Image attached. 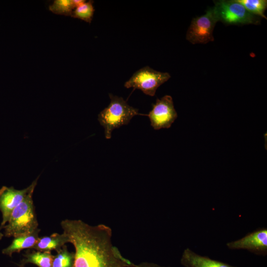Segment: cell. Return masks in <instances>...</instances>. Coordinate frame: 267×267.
Listing matches in <instances>:
<instances>
[{"mask_svg": "<svg viewBox=\"0 0 267 267\" xmlns=\"http://www.w3.org/2000/svg\"><path fill=\"white\" fill-rule=\"evenodd\" d=\"M212 9L218 21L226 24L258 25L261 22V17L248 11L237 0L215 1Z\"/></svg>", "mask_w": 267, "mask_h": 267, "instance_id": "cell-4", "label": "cell"}, {"mask_svg": "<svg viewBox=\"0 0 267 267\" xmlns=\"http://www.w3.org/2000/svg\"><path fill=\"white\" fill-rule=\"evenodd\" d=\"M61 226L74 246L73 267H136L124 258L111 241V228L105 224L90 225L78 220L66 219Z\"/></svg>", "mask_w": 267, "mask_h": 267, "instance_id": "cell-1", "label": "cell"}, {"mask_svg": "<svg viewBox=\"0 0 267 267\" xmlns=\"http://www.w3.org/2000/svg\"><path fill=\"white\" fill-rule=\"evenodd\" d=\"M39 177L27 187L21 190L13 187L2 186L0 189V211L2 215V221L0 226L6 224L13 211L23 201L34 184L37 183Z\"/></svg>", "mask_w": 267, "mask_h": 267, "instance_id": "cell-8", "label": "cell"}, {"mask_svg": "<svg viewBox=\"0 0 267 267\" xmlns=\"http://www.w3.org/2000/svg\"><path fill=\"white\" fill-rule=\"evenodd\" d=\"M67 243H69V239L65 233H54L50 236L39 237L32 249L43 252H51L52 250L57 252Z\"/></svg>", "mask_w": 267, "mask_h": 267, "instance_id": "cell-12", "label": "cell"}, {"mask_svg": "<svg viewBox=\"0 0 267 267\" xmlns=\"http://www.w3.org/2000/svg\"><path fill=\"white\" fill-rule=\"evenodd\" d=\"M20 267H25V266L18 265Z\"/></svg>", "mask_w": 267, "mask_h": 267, "instance_id": "cell-21", "label": "cell"}, {"mask_svg": "<svg viewBox=\"0 0 267 267\" xmlns=\"http://www.w3.org/2000/svg\"><path fill=\"white\" fill-rule=\"evenodd\" d=\"M54 255L51 267H73L75 254L69 252L66 245Z\"/></svg>", "mask_w": 267, "mask_h": 267, "instance_id": "cell-14", "label": "cell"}, {"mask_svg": "<svg viewBox=\"0 0 267 267\" xmlns=\"http://www.w3.org/2000/svg\"><path fill=\"white\" fill-rule=\"evenodd\" d=\"M2 229V227H1L0 226V240H1V239H2V238L3 237V236H4L3 233H2L0 231V230H1Z\"/></svg>", "mask_w": 267, "mask_h": 267, "instance_id": "cell-20", "label": "cell"}, {"mask_svg": "<svg viewBox=\"0 0 267 267\" xmlns=\"http://www.w3.org/2000/svg\"><path fill=\"white\" fill-rule=\"evenodd\" d=\"M86 1L84 0H72V2H73L75 8L80 6V5L82 4Z\"/></svg>", "mask_w": 267, "mask_h": 267, "instance_id": "cell-19", "label": "cell"}, {"mask_svg": "<svg viewBox=\"0 0 267 267\" xmlns=\"http://www.w3.org/2000/svg\"><path fill=\"white\" fill-rule=\"evenodd\" d=\"M171 77L167 72L156 71L145 66L135 72L124 84L126 88H133L141 90L145 94L153 96L157 89Z\"/></svg>", "mask_w": 267, "mask_h": 267, "instance_id": "cell-5", "label": "cell"}, {"mask_svg": "<svg viewBox=\"0 0 267 267\" xmlns=\"http://www.w3.org/2000/svg\"><path fill=\"white\" fill-rule=\"evenodd\" d=\"M24 258L18 265L25 266L33 264L38 267H51L54 255L51 252H43L33 250L23 255Z\"/></svg>", "mask_w": 267, "mask_h": 267, "instance_id": "cell-13", "label": "cell"}, {"mask_svg": "<svg viewBox=\"0 0 267 267\" xmlns=\"http://www.w3.org/2000/svg\"><path fill=\"white\" fill-rule=\"evenodd\" d=\"M48 9L55 14L71 17L75 7L72 0H55Z\"/></svg>", "mask_w": 267, "mask_h": 267, "instance_id": "cell-17", "label": "cell"}, {"mask_svg": "<svg viewBox=\"0 0 267 267\" xmlns=\"http://www.w3.org/2000/svg\"><path fill=\"white\" fill-rule=\"evenodd\" d=\"M37 183L33 185L23 201L12 212L9 220L3 227L4 236L16 237L33 232L38 228L33 194Z\"/></svg>", "mask_w": 267, "mask_h": 267, "instance_id": "cell-2", "label": "cell"}, {"mask_svg": "<svg viewBox=\"0 0 267 267\" xmlns=\"http://www.w3.org/2000/svg\"><path fill=\"white\" fill-rule=\"evenodd\" d=\"M93 3L92 0H89L77 7L73 10L71 17L90 23L94 12Z\"/></svg>", "mask_w": 267, "mask_h": 267, "instance_id": "cell-16", "label": "cell"}, {"mask_svg": "<svg viewBox=\"0 0 267 267\" xmlns=\"http://www.w3.org/2000/svg\"><path fill=\"white\" fill-rule=\"evenodd\" d=\"M110 102L98 115V120L104 129L105 137L110 139L112 131L128 125L135 116L141 115L138 110L129 105L123 97L109 94Z\"/></svg>", "mask_w": 267, "mask_h": 267, "instance_id": "cell-3", "label": "cell"}, {"mask_svg": "<svg viewBox=\"0 0 267 267\" xmlns=\"http://www.w3.org/2000/svg\"><path fill=\"white\" fill-rule=\"evenodd\" d=\"M227 247L232 250L245 249L259 255L267 254V229L258 228L240 239L228 242Z\"/></svg>", "mask_w": 267, "mask_h": 267, "instance_id": "cell-9", "label": "cell"}, {"mask_svg": "<svg viewBox=\"0 0 267 267\" xmlns=\"http://www.w3.org/2000/svg\"><path fill=\"white\" fill-rule=\"evenodd\" d=\"M180 263L185 267H236L207 256H201L189 248L183 251Z\"/></svg>", "mask_w": 267, "mask_h": 267, "instance_id": "cell-10", "label": "cell"}, {"mask_svg": "<svg viewBox=\"0 0 267 267\" xmlns=\"http://www.w3.org/2000/svg\"><path fill=\"white\" fill-rule=\"evenodd\" d=\"M238 2L242 4L244 7L251 13L267 19L264 12L267 7V0H237Z\"/></svg>", "mask_w": 267, "mask_h": 267, "instance_id": "cell-15", "label": "cell"}, {"mask_svg": "<svg viewBox=\"0 0 267 267\" xmlns=\"http://www.w3.org/2000/svg\"><path fill=\"white\" fill-rule=\"evenodd\" d=\"M146 116L154 130L170 128L178 117L172 96L166 95L160 99H157Z\"/></svg>", "mask_w": 267, "mask_h": 267, "instance_id": "cell-7", "label": "cell"}, {"mask_svg": "<svg viewBox=\"0 0 267 267\" xmlns=\"http://www.w3.org/2000/svg\"><path fill=\"white\" fill-rule=\"evenodd\" d=\"M136 267H166L160 266L158 265H157L154 263H148V262H143L140 263L139 265H136Z\"/></svg>", "mask_w": 267, "mask_h": 267, "instance_id": "cell-18", "label": "cell"}, {"mask_svg": "<svg viewBox=\"0 0 267 267\" xmlns=\"http://www.w3.org/2000/svg\"><path fill=\"white\" fill-rule=\"evenodd\" d=\"M218 21L212 8H210L205 14L192 19L186 32V40L193 44L214 41L213 33Z\"/></svg>", "mask_w": 267, "mask_h": 267, "instance_id": "cell-6", "label": "cell"}, {"mask_svg": "<svg viewBox=\"0 0 267 267\" xmlns=\"http://www.w3.org/2000/svg\"><path fill=\"white\" fill-rule=\"evenodd\" d=\"M40 229L38 228L29 233L14 237L11 243L2 250L4 255L11 257L15 253H19L26 249H32L37 242Z\"/></svg>", "mask_w": 267, "mask_h": 267, "instance_id": "cell-11", "label": "cell"}]
</instances>
